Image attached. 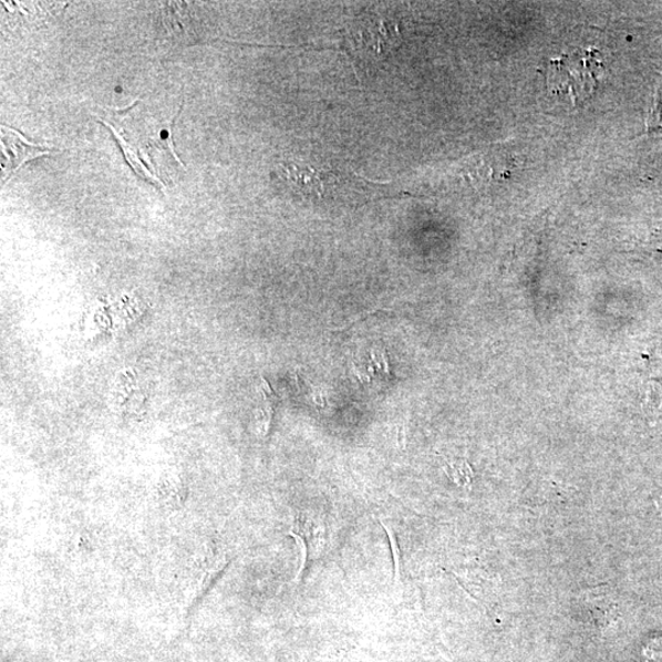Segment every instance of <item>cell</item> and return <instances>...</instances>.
I'll use <instances>...</instances> for the list:
<instances>
[{
	"label": "cell",
	"mask_w": 662,
	"mask_h": 662,
	"mask_svg": "<svg viewBox=\"0 0 662 662\" xmlns=\"http://www.w3.org/2000/svg\"><path fill=\"white\" fill-rule=\"evenodd\" d=\"M602 75L603 63L597 51L576 50L547 64V89L557 99L578 106L597 93Z\"/></svg>",
	"instance_id": "1"
},
{
	"label": "cell",
	"mask_w": 662,
	"mask_h": 662,
	"mask_svg": "<svg viewBox=\"0 0 662 662\" xmlns=\"http://www.w3.org/2000/svg\"><path fill=\"white\" fill-rule=\"evenodd\" d=\"M278 175L291 193L310 199L323 198L340 182L334 174L294 164L281 165Z\"/></svg>",
	"instance_id": "2"
},
{
	"label": "cell",
	"mask_w": 662,
	"mask_h": 662,
	"mask_svg": "<svg viewBox=\"0 0 662 662\" xmlns=\"http://www.w3.org/2000/svg\"><path fill=\"white\" fill-rule=\"evenodd\" d=\"M159 8V21L174 44H192L198 40V28L190 3L165 2Z\"/></svg>",
	"instance_id": "3"
},
{
	"label": "cell",
	"mask_w": 662,
	"mask_h": 662,
	"mask_svg": "<svg viewBox=\"0 0 662 662\" xmlns=\"http://www.w3.org/2000/svg\"><path fill=\"white\" fill-rule=\"evenodd\" d=\"M581 616L591 624L607 628L618 616V603L607 588L587 590L579 598Z\"/></svg>",
	"instance_id": "4"
},
{
	"label": "cell",
	"mask_w": 662,
	"mask_h": 662,
	"mask_svg": "<svg viewBox=\"0 0 662 662\" xmlns=\"http://www.w3.org/2000/svg\"><path fill=\"white\" fill-rule=\"evenodd\" d=\"M2 132L3 151H7L8 162L3 174H14L17 168L27 163L28 159L37 158L50 152L44 146L28 143L13 130L2 127Z\"/></svg>",
	"instance_id": "5"
},
{
	"label": "cell",
	"mask_w": 662,
	"mask_h": 662,
	"mask_svg": "<svg viewBox=\"0 0 662 662\" xmlns=\"http://www.w3.org/2000/svg\"><path fill=\"white\" fill-rule=\"evenodd\" d=\"M648 132L662 131V87L658 89L647 117Z\"/></svg>",
	"instance_id": "6"
},
{
	"label": "cell",
	"mask_w": 662,
	"mask_h": 662,
	"mask_svg": "<svg viewBox=\"0 0 662 662\" xmlns=\"http://www.w3.org/2000/svg\"><path fill=\"white\" fill-rule=\"evenodd\" d=\"M447 474L455 484L459 486H469L473 479L470 466L464 462L452 463L447 467Z\"/></svg>",
	"instance_id": "7"
}]
</instances>
